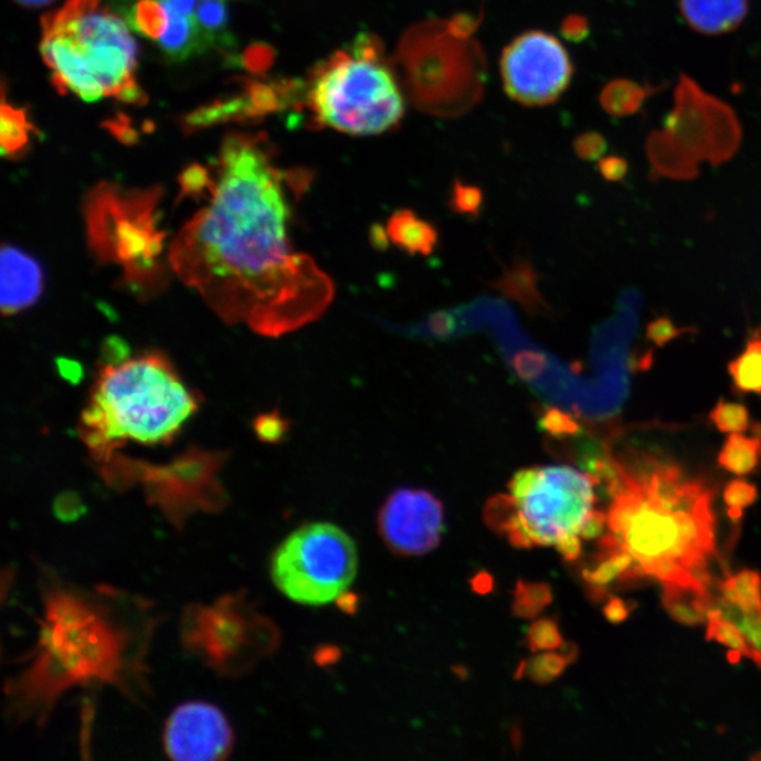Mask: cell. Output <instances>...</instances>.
<instances>
[{
  "mask_svg": "<svg viewBox=\"0 0 761 761\" xmlns=\"http://www.w3.org/2000/svg\"><path fill=\"white\" fill-rule=\"evenodd\" d=\"M205 205L172 240L170 265L229 325L278 337L325 310L328 277L295 253L284 173L260 136H229Z\"/></svg>",
  "mask_w": 761,
  "mask_h": 761,
  "instance_id": "cell-1",
  "label": "cell"
},
{
  "mask_svg": "<svg viewBox=\"0 0 761 761\" xmlns=\"http://www.w3.org/2000/svg\"><path fill=\"white\" fill-rule=\"evenodd\" d=\"M621 452L611 447L617 477L607 487L610 532L598 543L601 553L633 557L621 584L652 577L663 585L711 591L709 560L717 551L711 487L670 459L631 447Z\"/></svg>",
  "mask_w": 761,
  "mask_h": 761,
  "instance_id": "cell-2",
  "label": "cell"
},
{
  "mask_svg": "<svg viewBox=\"0 0 761 761\" xmlns=\"http://www.w3.org/2000/svg\"><path fill=\"white\" fill-rule=\"evenodd\" d=\"M191 391L160 355L114 361L99 372L81 418V436L94 451L124 442H170L197 411Z\"/></svg>",
  "mask_w": 761,
  "mask_h": 761,
  "instance_id": "cell-3",
  "label": "cell"
},
{
  "mask_svg": "<svg viewBox=\"0 0 761 761\" xmlns=\"http://www.w3.org/2000/svg\"><path fill=\"white\" fill-rule=\"evenodd\" d=\"M119 13L102 0H68L43 19L42 54L60 91L85 102L140 99L137 44Z\"/></svg>",
  "mask_w": 761,
  "mask_h": 761,
  "instance_id": "cell-4",
  "label": "cell"
},
{
  "mask_svg": "<svg viewBox=\"0 0 761 761\" xmlns=\"http://www.w3.org/2000/svg\"><path fill=\"white\" fill-rule=\"evenodd\" d=\"M308 105L319 124L351 136L381 135L405 112L391 71L364 49L339 53L320 68Z\"/></svg>",
  "mask_w": 761,
  "mask_h": 761,
  "instance_id": "cell-5",
  "label": "cell"
},
{
  "mask_svg": "<svg viewBox=\"0 0 761 761\" xmlns=\"http://www.w3.org/2000/svg\"><path fill=\"white\" fill-rule=\"evenodd\" d=\"M359 556L350 536L331 524H309L283 541L271 561L274 584L298 604L336 601L356 579Z\"/></svg>",
  "mask_w": 761,
  "mask_h": 761,
  "instance_id": "cell-6",
  "label": "cell"
},
{
  "mask_svg": "<svg viewBox=\"0 0 761 761\" xmlns=\"http://www.w3.org/2000/svg\"><path fill=\"white\" fill-rule=\"evenodd\" d=\"M596 478L566 466L526 468L508 485L518 503L520 528L533 546L579 535L595 504Z\"/></svg>",
  "mask_w": 761,
  "mask_h": 761,
  "instance_id": "cell-7",
  "label": "cell"
},
{
  "mask_svg": "<svg viewBox=\"0 0 761 761\" xmlns=\"http://www.w3.org/2000/svg\"><path fill=\"white\" fill-rule=\"evenodd\" d=\"M137 32L152 40L171 61H186L224 45L229 0H112Z\"/></svg>",
  "mask_w": 761,
  "mask_h": 761,
  "instance_id": "cell-8",
  "label": "cell"
},
{
  "mask_svg": "<svg viewBox=\"0 0 761 761\" xmlns=\"http://www.w3.org/2000/svg\"><path fill=\"white\" fill-rule=\"evenodd\" d=\"M505 89L520 104L540 106L554 102L573 75L569 54L553 35L533 32L520 35L505 50Z\"/></svg>",
  "mask_w": 761,
  "mask_h": 761,
  "instance_id": "cell-9",
  "label": "cell"
},
{
  "mask_svg": "<svg viewBox=\"0 0 761 761\" xmlns=\"http://www.w3.org/2000/svg\"><path fill=\"white\" fill-rule=\"evenodd\" d=\"M378 529L393 553L426 554L441 543L443 505L425 489H398L378 515Z\"/></svg>",
  "mask_w": 761,
  "mask_h": 761,
  "instance_id": "cell-10",
  "label": "cell"
},
{
  "mask_svg": "<svg viewBox=\"0 0 761 761\" xmlns=\"http://www.w3.org/2000/svg\"><path fill=\"white\" fill-rule=\"evenodd\" d=\"M162 742L171 761H228L234 732L221 709L193 701L180 705L170 715Z\"/></svg>",
  "mask_w": 761,
  "mask_h": 761,
  "instance_id": "cell-11",
  "label": "cell"
},
{
  "mask_svg": "<svg viewBox=\"0 0 761 761\" xmlns=\"http://www.w3.org/2000/svg\"><path fill=\"white\" fill-rule=\"evenodd\" d=\"M43 290L42 268L17 247L2 249V311L13 315L29 308Z\"/></svg>",
  "mask_w": 761,
  "mask_h": 761,
  "instance_id": "cell-12",
  "label": "cell"
},
{
  "mask_svg": "<svg viewBox=\"0 0 761 761\" xmlns=\"http://www.w3.org/2000/svg\"><path fill=\"white\" fill-rule=\"evenodd\" d=\"M749 0H681L689 25L704 34L732 32L743 22Z\"/></svg>",
  "mask_w": 761,
  "mask_h": 761,
  "instance_id": "cell-13",
  "label": "cell"
},
{
  "mask_svg": "<svg viewBox=\"0 0 761 761\" xmlns=\"http://www.w3.org/2000/svg\"><path fill=\"white\" fill-rule=\"evenodd\" d=\"M385 230L393 246L408 254L429 255L437 246V230L410 209L393 213Z\"/></svg>",
  "mask_w": 761,
  "mask_h": 761,
  "instance_id": "cell-14",
  "label": "cell"
},
{
  "mask_svg": "<svg viewBox=\"0 0 761 761\" xmlns=\"http://www.w3.org/2000/svg\"><path fill=\"white\" fill-rule=\"evenodd\" d=\"M663 606L674 621L686 626H698L708 622L709 612L715 606L711 591L696 586L663 585Z\"/></svg>",
  "mask_w": 761,
  "mask_h": 761,
  "instance_id": "cell-15",
  "label": "cell"
},
{
  "mask_svg": "<svg viewBox=\"0 0 761 761\" xmlns=\"http://www.w3.org/2000/svg\"><path fill=\"white\" fill-rule=\"evenodd\" d=\"M732 390L737 395L761 397V329L749 337L744 350L728 364Z\"/></svg>",
  "mask_w": 761,
  "mask_h": 761,
  "instance_id": "cell-16",
  "label": "cell"
},
{
  "mask_svg": "<svg viewBox=\"0 0 761 761\" xmlns=\"http://www.w3.org/2000/svg\"><path fill=\"white\" fill-rule=\"evenodd\" d=\"M633 557L626 551H611L596 556L595 564L582 571V579L589 586L590 596L604 600L607 596L606 586L612 582H620L632 570Z\"/></svg>",
  "mask_w": 761,
  "mask_h": 761,
  "instance_id": "cell-17",
  "label": "cell"
},
{
  "mask_svg": "<svg viewBox=\"0 0 761 761\" xmlns=\"http://www.w3.org/2000/svg\"><path fill=\"white\" fill-rule=\"evenodd\" d=\"M720 596L750 614H761V575L758 571L742 570L727 577L720 584Z\"/></svg>",
  "mask_w": 761,
  "mask_h": 761,
  "instance_id": "cell-18",
  "label": "cell"
},
{
  "mask_svg": "<svg viewBox=\"0 0 761 761\" xmlns=\"http://www.w3.org/2000/svg\"><path fill=\"white\" fill-rule=\"evenodd\" d=\"M760 448L754 437L730 434L718 456L720 468L730 474L749 475L759 466Z\"/></svg>",
  "mask_w": 761,
  "mask_h": 761,
  "instance_id": "cell-19",
  "label": "cell"
},
{
  "mask_svg": "<svg viewBox=\"0 0 761 761\" xmlns=\"http://www.w3.org/2000/svg\"><path fill=\"white\" fill-rule=\"evenodd\" d=\"M571 663L574 660L563 647H561V653H536V656L520 664L516 677H528L533 683L545 686L563 676L567 666Z\"/></svg>",
  "mask_w": 761,
  "mask_h": 761,
  "instance_id": "cell-20",
  "label": "cell"
},
{
  "mask_svg": "<svg viewBox=\"0 0 761 761\" xmlns=\"http://www.w3.org/2000/svg\"><path fill=\"white\" fill-rule=\"evenodd\" d=\"M553 602V590L545 582L520 580L515 586L512 614L522 620H535Z\"/></svg>",
  "mask_w": 761,
  "mask_h": 761,
  "instance_id": "cell-21",
  "label": "cell"
},
{
  "mask_svg": "<svg viewBox=\"0 0 761 761\" xmlns=\"http://www.w3.org/2000/svg\"><path fill=\"white\" fill-rule=\"evenodd\" d=\"M707 641H715L728 647L732 655L750 657L752 647L734 623L723 617L717 606L709 612L707 622Z\"/></svg>",
  "mask_w": 761,
  "mask_h": 761,
  "instance_id": "cell-22",
  "label": "cell"
},
{
  "mask_svg": "<svg viewBox=\"0 0 761 761\" xmlns=\"http://www.w3.org/2000/svg\"><path fill=\"white\" fill-rule=\"evenodd\" d=\"M643 99H645V91L641 86L627 83V81H617V83L607 86L604 95H602V104H604L607 114L617 117L636 114Z\"/></svg>",
  "mask_w": 761,
  "mask_h": 761,
  "instance_id": "cell-23",
  "label": "cell"
},
{
  "mask_svg": "<svg viewBox=\"0 0 761 761\" xmlns=\"http://www.w3.org/2000/svg\"><path fill=\"white\" fill-rule=\"evenodd\" d=\"M485 522L499 535L508 536L520 529L519 507L512 495H498L485 507Z\"/></svg>",
  "mask_w": 761,
  "mask_h": 761,
  "instance_id": "cell-24",
  "label": "cell"
},
{
  "mask_svg": "<svg viewBox=\"0 0 761 761\" xmlns=\"http://www.w3.org/2000/svg\"><path fill=\"white\" fill-rule=\"evenodd\" d=\"M709 421L719 432L737 434L749 431L750 413L743 403L729 402L720 398L709 413Z\"/></svg>",
  "mask_w": 761,
  "mask_h": 761,
  "instance_id": "cell-25",
  "label": "cell"
},
{
  "mask_svg": "<svg viewBox=\"0 0 761 761\" xmlns=\"http://www.w3.org/2000/svg\"><path fill=\"white\" fill-rule=\"evenodd\" d=\"M29 121L25 120L23 112L13 109L3 104L2 110V147L3 155H14L28 145Z\"/></svg>",
  "mask_w": 761,
  "mask_h": 761,
  "instance_id": "cell-26",
  "label": "cell"
},
{
  "mask_svg": "<svg viewBox=\"0 0 761 761\" xmlns=\"http://www.w3.org/2000/svg\"><path fill=\"white\" fill-rule=\"evenodd\" d=\"M529 651L536 653L557 651L564 645V638L561 636L560 627L553 620H539L533 622L530 626L528 637H526Z\"/></svg>",
  "mask_w": 761,
  "mask_h": 761,
  "instance_id": "cell-27",
  "label": "cell"
},
{
  "mask_svg": "<svg viewBox=\"0 0 761 761\" xmlns=\"http://www.w3.org/2000/svg\"><path fill=\"white\" fill-rule=\"evenodd\" d=\"M539 425L541 431L549 433L556 441H569L584 432L573 416L559 408H548L540 416Z\"/></svg>",
  "mask_w": 761,
  "mask_h": 761,
  "instance_id": "cell-28",
  "label": "cell"
},
{
  "mask_svg": "<svg viewBox=\"0 0 761 761\" xmlns=\"http://www.w3.org/2000/svg\"><path fill=\"white\" fill-rule=\"evenodd\" d=\"M697 334L698 329L694 326H678L667 316H658L646 325L645 339L657 349H663L679 337Z\"/></svg>",
  "mask_w": 761,
  "mask_h": 761,
  "instance_id": "cell-29",
  "label": "cell"
},
{
  "mask_svg": "<svg viewBox=\"0 0 761 761\" xmlns=\"http://www.w3.org/2000/svg\"><path fill=\"white\" fill-rule=\"evenodd\" d=\"M758 488L744 479H733L723 489V500L732 519H739L746 508L752 507L758 500Z\"/></svg>",
  "mask_w": 761,
  "mask_h": 761,
  "instance_id": "cell-30",
  "label": "cell"
},
{
  "mask_svg": "<svg viewBox=\"0 0 761 761\" xmlns=\"http://www.w3.org/2000/svg\"><path fill=\"white\" fill-rule=\"evenodd\" d=\"M484 195L482 189L467 186L463 182H454L452 208L462 214H478L483 207Z\"/></svg>",
  "mask_w": 761,
  "mask_h": 761,
  "instance_id": "cell-31",
  "label": "cell"
},
{
  "mask_svg": "<svg viewBox=\"0 0 761 761\" xmlns=\"http://www.w3.org/2000/svg\"><path fill=\"white\" fill-rule=\"evenodd\" d=\"M515 371L524 380H535L548 367V359L541 352H520L514 360Z\"/></svg>",
  "mask_w": 761,
  "mask_h": 761,
  "instance_id": "cell-32",
  "label": "cell"
},
{
  "mask_svg": "<svg viewBox=\"0 0 761 761\" xmlns=\"http://www.w3.org/2000/svg\"><path fill=\"white\" fill-rule=\"evenodd\" d=\"M607 142L600 133H586L575 141V152L582 160H600L606 151Z\"/></svg>",
  "mask_w": 761,
  "mask_h": 761,
  "instance_id": "cell-33",
  "label": "cell"
},
{
  "mask_svg": "<svg viewBox=\"0 0 761 761\" xmlns=\"http://www.w3.org/2000/svg\"><path fill=\"white\" fill-rule=\"evenodd\" d=\"M598 170L607 182H622L630 172V162L623 157L610 156L598 162Z\"/></svg>",
  "mask_w": 761,
  "mask_h": 761,
  "instance_id": "cell-34",
  "label": "cell"
},
{
  "mask_svg": "<svg viewBox=\"0 0 761 761\" xmlns=\"http://www.w3.org/2000/svg\"><path fill=\"white\" fill-rule=\"evenodd\" d=\"M607 525V515L600 512V510H591L586 516L584 524L580 529V538L582 540L592 541L601 539L604 536V529Z\"/></svg>",
  "mask_w": 761,
  "mask_h": 761,
  "instance_id": "cell-35",
  "label": "cell"
},
{
  "mask_svg": "<svg viewBox=\"0 0 761 761\" xmlns=\"http://www.w3.org/2000/svg\"><path fill=\"white\" fill-rule=\"evenodd\" d=\"M257 431L263 441L277 442L283 438L288 426L279 416H264L260 419Z\"/></svg>",
  "mask_w": 761,
  "mask_h": 761,
  "instance_id": "cell-36",
  "label": "cell"
},
{
  "mask_svg": "<svg viewBox=\"0 0 761 761\" xmlns=\"http://www.w3.org/2000/svg\"><path fill=\"white\" fill-rule=\"evenodd\" d=\"M632 611V602H627L617 596H607L604 606V615L607 622L615 623V625H617V623H623L630 620Z\"/></svg>",
  "mask_w": 761,
  "mask_h": 761,
  "instance_id": "cell-37",
  "label": "cell"
},
{
  "mask_svg": "<svg viewBox=\"0 0 761 761\" xmlns=\"http://www.w3.org/2000/svg\"><path fill=\"white\" fill-rule=\"evenodd\" d=\"M556 549L566 561H575L581 556V538L579 535H569L557 541Z\"/></svg>",
  "mask_w": 761,
  "mask_h": 761,
  "instance_id": "cell-38",
  "label": "cell"
},
{
  "mask_svg": "<svg viewBox=\"0 0 761 761\" xmlns=\"http://www.w3.org/2000/svg\"><path fill=\"white\" fill-rule=\"evenodd\" d=\"M429 329L437 337L451 335L453 330L452 315L444 314V311L433 315L432 318L429 319Z\"/></svg>",
  "mask_w": 761,
  "mask_h": 761,
  "instance_id": "cell-39",
  "label": "cell"
},
{
  "mask_svg": "<svg viewBox=\"0 0 761 761\" xmlns=\"http://www.w3.org/2000/svg\"><path fill=\"white\" fill-rule=\"evenodd\" d=\"M472 586L475 592L479 595L489 594L494 589V579L492 574L482 573L475 574L472 580Z\"/></svg>",
  "mask_w": 761,
  "mask_h": 761,
  "instance_id": "cell-40",
  "label": "cell"
},
{
  "mask_svg": "<svg viewBox=\"0 0 761 761\" xmlns=\"http://www.w3.org/2000/svg\"><path fill=\"white\" fill-rule=\"evenodd\" d=\"M336 601L340 610L347 612V614L355 615L357 610H359V596L356 594H349V592L346 591L345 594H341Z\"/></svg>",
  "mask_w": 761,
  "mask_h": 761,
  "instance_id": "cell-41",
  "label": "cell"
},
{
  "mask_svg": "<svg viewBox=\"0 0 761 761\" xmlns=\"http://www.w3.org/2000/svg\"><path fill=\"white\" fill-rule=\"evenodd\" d=\"M316 658H318V663L321 664V666H330V664H335L337 660H339V648L326 647L325 651L320 652Z\"/></svg>",
  "mask_w": 761,
  "mask_h": 761,
  "instance_id": "cell-42",
  "label": "cell"
},
{
  "mask_svg": "<svg viewBox=\"0 0 761 761\" xmlns=\"http://www.w3.org/2000/svg\"><path fill=\"white\" fill-rule=\"evenodd\" d=\"M750 647H752V655H750L749 658H752V660L758 663V666L761 667V635L755 637L753 642H750Z\"/></svg>",
  "mask_w": 761,
  "mask_h": 761,
  "instance_id": "cell-43",
  "label": "cell"
},
{
  "mask_svg": "<svg viewBox=\"0 0 761 761\" xmlns=\"http://www.w3.org/2000/svg\"><path fill=\"white\" fill-rule=\"evenodd\" d=\"M20 4L28 8H42L45 4L54 2V0H17Z\"/></svg>",
  "mask_w": 761,
  "mask_h": 761,
  "instance_id": "cell-44",
  "label": "cell"
},
{
  "mask_svg": "<svg viewBox=\"0 0 761 761\" xmlns=\"http://www.w3.org/2000/svg\"><path fill=\"white\" fill-rule=\"evenodd\" d=\"M750 431H752V434H753V437L755 438V442L759 443V448H760V454H761V422L753 423V426H752V429H750Z\"/></svg>",
  "mask_w": 761,
  "mask_h": 761,
  "instance_id": "cell-45",
  "label": "cell"
}]
</instances>
